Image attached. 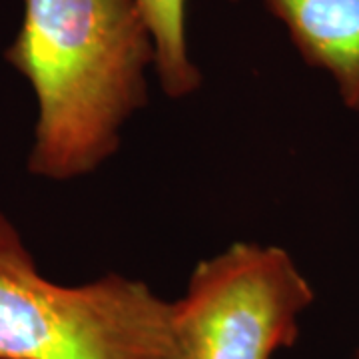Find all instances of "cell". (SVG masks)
Instances as JSON below:
<instances>
[{
	"label": "cell",
	"instance_id": "3957f363",
	"mask_svg": "<svg viewBox=\"0 0 359 359\" xmlns=\"http://www.w3.org/2000/svg\"><path fill=\"white\" fill-rule=\"evenodd\" d=\"M313 297L283 248L236 242L194 268L176 330L188 359H271L297 341Z\"/></svg>",
	"mask_w": 359,
	"mask_h": 359
},
{
	"label": "cell",
	"instance_id": "7a4b0ae2",
	"mask_svg": "<svg viewBox=\"0 0 359 359\" xmlns=\"http://www.w3.org/2000/svg\"><path fill=\"white\" fill-rule=\"evenodd\" d=\"M0 359H188L174 302L142 280L106 273L62 285L40 273L0 212Z\"/></svg>",
	"mask_w": 359,
	"mask_h": 359
},
{
	"label": "cell",
	"instance_id": "6da1fadb",
	"mask_svg": "<svg viewBox=\"0 0 359 359\" xmlns=\"http://www.w3.org/2000/svg\"><path fill=\"white\" fill-rule=\"evenodd\" d=\"M4 60L39 104L28 172L68 182L118 152L122 128L148 104L156 48L138 0H25Z\"/></svg>",
	"mask_w": 359,
	"mask_h": 359
},
{
	"label": "cell",
	"instance_id": "277c9868",
	"mask_svg": "<svg viewBox=\"0 0 359 359\" xmlns=\"http://www.w3.org/2000/svg\"><path fill=\"white\" fill-rule=\"evenodd\" d=\"M304 62L334 80L341 102L359 112V0H262Z\"/></svg>",
	"mask_w": 359,
	"mask_h": 359
},
{
	"label": "cell",
	"instance_id": "5b68a950",
	"mask_svg": "<svg viewBox=\"0 0 359 359\" xmlns=\"http://www.w3.org/2000/svg\"><path fill=\"white\" fill-rule=\"evenodd\" d=\"M188 2L190 0H138L154 39V74L162 92L172 100L192 96L204 82L188 42Z\"/></svg>",
	"mask_w": 359,
	"mask_h": 359
},
{
	"label": "cell",
	"instance_id": "52a82bcc",
	"mask_svg": "<svg viewBox=\"0 0 359 359\" xmlns=\"http://www.w3.org/2000/svg\"><path fill=\"white\" fill-rule=\"evenodd\" d=\"M358 359H359V355H358Z\"/></svg>",
	"mask_w": 359,
	"mask_h": 359
},
{
	"label": "cell",
	"instance_id": "8992f818",
	"mask_svg": "<svg viewBox=\"0 0 359 359\" xmlns=\"http://www.w3.org/2000/svg\"><path fill=\"white\" fill-rule=\"evenodd\" d=\"M230 2H240V0H230Z\"/></svg>",
	"mask_w": 359,
	"mask_h": 359
}]
</instances>
